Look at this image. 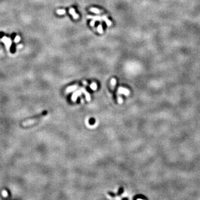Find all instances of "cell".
<instances>
[{
	"label": "cell",
	"mask_w": 200,
	"mask_h": 200,
	"mask_svg": "<svg viewBox=\"0 0 200 200\" xmlns=\"http://www.w3.org/2000/svg\"><path fill=\"white\" fill-rule=\"evenodd\" d=\"M69 12H70V14H71V15L73 16V18H74V19H77L78 18H79V14H76L74 8H71L69 10Z\"/></svg>",
	"instance_id": "obj_2"
},
{
	"label": "cell",
	"mask_w": 200,
	"mask_h": 200,
	"mask_svg": "<svg viewBox=\"0 0 200 200\" xmlns=\"http://www.w3.org/2000/svg\"><path fill=\"white\" fill-rule=\"evenodd\" d=\"M91 88L92 90H96V88H97L96 84H95V83H93V84H92L91 85Z\"/></svg>",
	"instance_id": "obj_9"
},
{
	"label": "cell",
	"mask_w": 200,
	"mask_h": 200,
	"mask_svg": "<svg viewBox=\"0 0 200 200\" xmlns=\"http://www.w3.org/2000/svg\"><path fill=\"white\" fill-rule=\"evenodd\" d=\"M4 41H5L6 45H7L8 46H9V44H10V41H9V40H8L7 38H5L4 39Z\"/></svg>",
	"instance_id": "obj_11"
},
{
	"label": "cell",
	"mask_w": 200,
	"mask_h": 200,
	"mask_svg": "<svg viewBox=\"0 0 200 200\" xmlns=\"http://www.w3.org/2000/svg\"><path fill=\"white\" fill-rule=\"evenodd\" d=\"M16 33H12V35H11V38H12V40H14V39L16 38Z\"/></svg>",
	"instance_id": "obj_14"
},
{
	"label": "cell",
	"mask_w": 200,
	"mask_h": 200,
	"mask_svg": "<svg viewBox=\"0 0 200 200\" xmlns=\"http://www.w3.org/2000/svg\"><path fill=\"white\" fill-rule=\"evenodd\" d=\"M5 35V33L3 32H0V38H2L3 36Z\"/></svg>",
	"instance_id": "obj_15"
},
{
	"label": "cell",
	"mask_w": 200,
	"mask_h": 200,
	"mask_svg": "<svg viewBox=\"0 0 200 200\" xmlns=\"http://www.w3.org/2000/svg\"><path fill=\"white\" fill-rule=\"evenodd\" d=\"M77 88V86H72V87H69V88H68V90H67V91H72V90H74V89L75 88Z\"/></svg>",
	"instance_id": "obj_10"
},
{
	"label": "cell",
	"mask_w": 200,
	"mask_h": 200,
	"mask_svg": "<svg viewBox=\"0 0 200 200\" xmlns=\"http://www.w3.org/2000/svg\"><path fill=\"white\" fill-rule=\"evenodd\" d=\"M90 11L92 12H94L95 13V14H99L101 12V11L99 10L98 9H96V8H91V9H90Z\"/></svg>",
	"instance_id": "obj_5"
},
{
	"label": "cell",
	"mask_w": 200,
	"mask_h": 200,
	"mask_svg": "<svg viewBox=\"0 0 200 200\" xmlns=\"http://www.w3.org/2000/svg\"><path fill=\"white\" fill-rule=\"evenodd\" d=\"M47 111H43V112L41 113V114H39L38 115H36V116H34L33 117H31L27 118L26 120H27V121H29V120H36V119H38V118H40L41 117H42V116H45V115H47Z\"/></svg>",
	"instance_id": "obj_1"
},
{
	"label": "cell",
	"mask_w": 200,
	"mask_h": 200,
	"mask_svg": "<svg viewBox=\"0 0 200 200\" xmlns=\"http://www.w3.org/2000/svg\"><path fill=\"white\" fill-rule=\"evenodd\" d=\"M16 51V45L14 43L12 44V46L11 47V52L12 53H14Z\"/></svg>",
	"instance_id": "obj_8"
},
{
	"label": "cell",
	"mask_w": 200,
	"mask_h": 200,
	"mask_svg": "<svg viewBox=\"0 0 200 200\" xmlns=\"http://www.w3.org/2000/svg\"><path fill=\"white\" fill-rule=\"evenodd\" d=\"M15 42H18L19 41V36H17V37H16V38H15Z\"/></svg>",
	"instance_id": "obj_16"
},
{
	"label": "cell",
	"mask_w": 200,
	"mask_h": 200,
	"mask_svg": "<svg viewBox=\"0 0 200 200\" xmlns=\"http://www.w3.org/2000/svg\"><path fill=\"white\" fill-rule=\"evenodd\" d=\"M97 31H98L99 33H101V34L103 33V28H102V26L101 24L100 25H99L98 26V27H97Z\"/></svg>",
	"instance_id": "obj_6"
},
{
	"label": "cell",
	"mask_w": 200,
	"mask_h": 200,
	"mask_svg": "<svg viewBox=\"0 0 200 200\" xmlns=\"http://www.w3.org/2000/svg\"><path fill=\"white\" fill-rule=\"evenodd\" d=\"M116 79H112V80H111V84H112V85H115V84H116Z\"/></svg>",
	"instance_id": "obj_12"
},
{
	"label": "cell",
	"mask_w": 200,
	"mask_h": 200,
	"mask_svg": "<svg viewBox=\"0 0 200 200\" xmlns=\"http://www.w3.org/2000/svg\"><path fill=\"white\" fill-rule=\"evenodd\" d=\"M57 14H60V15H62V14H66V11L65 9H58L57 11Z\"/></svg>",
	"instance_id": "obj_7"
},
{
	"label": "cell",
	"mask_w": 200,
	"mask_h": 200,
	"mask_svg": "<svg viewBox=\"0 0 200 200\" xmlns=\"http://www.w3.org/2000/svg\"><path fill=\"white\" fill-rule=\"evenodd\" d=\"M88 19H92V20L94 21H101L102 17L100 16H87Z\"/></svg>",
	"instance_id": "obj_4"
},
{
	"label": "cell",
	"mask_w": 200,
	"mask_h": 200,
	"mask_svg": "<svg viewBox=\"0 0 200 200\" xmlns=\"http://www.w3.org/2000/svg\"><path fill=\"white\" fill-rule=\"evenodd\" d=\"M95 21H94V20H92L91 22V23H90V25L91 26H94V25H95Z\"/></svg>",
	"instance_id": "obj_13"
},
{
	"label": "cell",
	"mask_w": 200,
	"mask_h": 200,
	"mask_svg": "<svg viewBox=\"0 0 200 200\" xmlns=\"http://www.w3.org/2000/svg\"><path fill=\"white\" fill-rule=\"evenodd\" d=\"M102 19H103V21H105L106 23V25L107 26H111V25H112V22H111V21H110V20H109V19H108V18H107V17L106 16L104 15V16H102Z\"/></svg>",
	"instance_id": "obj_3"
}]
</instances>
